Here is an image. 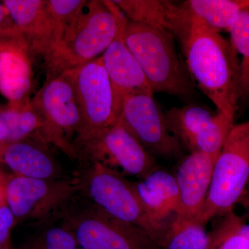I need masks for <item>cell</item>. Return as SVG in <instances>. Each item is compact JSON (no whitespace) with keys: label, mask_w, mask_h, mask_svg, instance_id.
<instances>
[{"label":"cell","mask_w":249,"mask_h":249,"mask_svg":"<svg viewBox=\"0 0 249 249\" xmlns=\"http://www.w3.org/2000/svg\"><path fill=\"white\" fill-rule=\"evenodd\" d=\"M191 23L179 40L188 72L217 111L234 119L239 103L237 52L220 33L199 23Z\"/></svg>","instance_id":"1"},{"label":"cell","mask_w":249,"mask_h":249,"mask_svg":"<svg viewBox=\"0 0 249 249\" xmlns=\"http://www.w3.org/2000/svg\"><path fill=\"white\" fill-rule=\"evenodd\" d=\"M127 22L112 0L88 1L61 45L45 60L47 79L101 57Z\"/></svg>","instance_id":"2"},{"label":"cell","mask_w":249,"mask_h":249,"mask_svg":"<svg viewBox=\"0 0 249 249\" xmlns=\"http://www.w3.org/2000/svg\"><path fill=\"white\" fill-rule=\"evenodd\" d=\"M124 38L142 67L154 93L186 99L193 97L195 83L178 53L175 37L170 32L128 19Z\"/></svg>","instance_id":"3"},{"label":"cell","mask_w":249,"mask_h":249,"mask_svg":"<svg viewBox=\"0 0 249 249\" xmlns=\"http://www.w3.org/2000/svg\"><path fill=\"white\" fill-rule=\"evenodd\" d=\"M83 162L84 167L76 178L79 191L112 217L144 231L160 247L166 223L159 224L152 219L134 183L106 165Z\"/></svg>","instance_id":"4"},{"label":"cell","mask_w":249,"mask_h":249,"mask_svg":"<svg viewBox=\"0 0 249 249\" xmlns=\"http://www.w3.org/2000/svg\"><path fill=\"white\" fill-rule=\"evenodd\" d=\"M55 212L83 249H160L144 231L100 209L79 188Z\"/></svg>","instance_id":"5"},{"label":"cell","mask_w":249,"mask_h":249,"mask_svg":"<svg viewBox=\"0 0 249 249\" xmlns=\"http://www.w3.org/2000/svg\"><path fill=\"white\" fill-rule=\"evenodd\" d=\"M249 182V121L234 124L214 163L206 205L199 221L232 212Z\"/></svg>","instance_id":"6"},{"label":"cell","mask_w":249,"mask_h":249,"mask_svg":"<svg viewBox=\"0 0 249 249\" xmlns=\"http://www.w3.org/2000/svg\"><path fill=\"white\" fill-rule=\"evenodd\" d=\"M31 103L45 123L42 139L76 159L73 143L81 131L83 119L70 71L47 79Z\"/></svg>","instance_id":"7"},{"label":"cell","mask_w":249,"mask_h":249,"mask_svg":"<svg viewBox=\"0 0 249 249\" xmlns=\"http://www.w3.org/2000/svg\"><path fill=\"white\" fill-rule=\"evenodd\" d=\"M76 159L96 162L142 179L159 169L155 157L119 124L74 142ZM118 171V170H117Z\"/></svg>","instance_id":"8"},{"label":"cell","mask_w":249,"mask_h":249,"mask_svg":"<svg viewBox=\"0 0 249 249\" xmlns=\"http://www.w3.org/2000/svg\"><path fill=\"white\" fill-rule=\"evenodd\" d=\"M116 123L155 157L176 158L182 152V145L170 132L165 114L154 98V93L126 96Z\"/></svg>","instance_id":"9"},{"label":"cell","mask_w":249,"mask_h":249,"mask_svg":"<svg viewBox=\"0 0 249 249\" xmlns=\"http://www.w3.org/2000/svg\"><path fill=\"white\" fill-rule=\"evenodd\" d=\"M67 71L71 73L83 119L74 142L115 124L112 87L101 56Z\"/></svg>","instance_id":"10"},{"label":"cell","mask_w":249,"mask_h":249,"mask_svg":"<svg viewBox=\"0 0 249 249\" xmlns=\"http://www.w3.org/2000/svg\"><path fill=\"white\" fill-rule=\"evenodd\" d=\"M78 189L76 178L45 180L14 175L5 179L4 200L16 224L32 223L53 214Z\"/></svg>","instance_id":"11"},{"label":"cell","mask_w":249,"mask_h":249,"mask_svg":"<svg viewBox=\"0 0 249 249\" xmlns=\"http://www.w3.org/2000/svg\"><path fill=\"white\" fill-rule=\"evenodd\" d=\"M124 29L101 55L112 87L116 122L126 96L137 93H154L142 67L124 42Z\"/></svg>","instance_id":"12"},{"label":"cell","mask_w":249,"mask_h":249,"mask_svg":"<svg viewBox=\"0 0 249 249\" xmlns=\"http://www.w3.org/2000/svg\"><path fill=\"white\" fill-rule=\"evenodd\" d=\"M31 57L21 33L0 37V93L8 103L20 105L31 101Z\"/></svg>","instance_id":"13"},{"label":"cell","mask_w":249,"mask_h":249,"mask_svg":"<svg viewBox=\"0 0 249 249\" xmlns=\"http://www.w3.org/2000/svg\"><path fill=\"white\" fill-rule=\"evenodd\" d=\"M216 159L200 152H191L183 158L175 175L178 189L175 214L199 220L209 194Z\"/></svg>","instance_id":"14"},{"label":"cell","mask_w":249,"mask_h":249,"mask_svg":"<svg viewBox=\"0 0 249 249\" xmlns=\"http://www.w3.org/2000/svg\"><path fill=\"white\" fill-rule=\"evenodd\" d=\"M47 142L40 135L0 147V164L15 175L45 180L65 178L60 165L51 154Z\"/></svg>","instance_id":"15"},{"label":"cell","mask_w":249,"mask_h":249,"mask_svg":"<svg viewBox=\"0 0 249 249\" xmlns=\"http://www.w3.org/2000/svg\"><path fill=\"white\" fill-rule=\"evenodd\" d=\"M131 22L168 31L178 41L186 35L191 22L181 3L168 0H112Z\"/></svg>","instance_id":"16"},{"label":"cell","mask_w":249,"mask_h":249,"mask_svg":"<svg viewBox=\"0 0 249 249\" xmlns=\"http://www.w3.org/2000/svg\"><path fill=\"white\" fill-rule=\"evenodd\" d=\"M87 0H45V16L40 32L29 48L31 56L45 60L55 52L78 16L84 11Z\"/></svg>","instance_id":"17"},{"label":"cell","mask_w":249,"mask_h":249,"mask_svg":"<svg viewBox=\"0 0 249 249\" xmlns=\"http://www.w3.org/2000/svg\"><path fill=\"white\" fill-rule=\"evenodd\" d=\"M134 184L147 213L156 222L165 224L176 213L178 189L175 175L159 168Z\"/></svg>","instance_id":"18"},{"label":"cell","mask_w":249,"mask_h":249,"mask_svg":"<svg viewBox=\"0 0 249 249\" xmlns=\"http://www.w3.org/2000/svg\"><path fill=\"white\" fill-rule=\"evenodd\" d=\"M191 22L221 33L229 31L249 0H187L181 3Z\"/></svg>","instance_id":"19"},{"label":"cell","mask_w":249,"mask_h":249,"mask_svg":"<svg viewBox=\"0 0 249 249\" xmlns=\"http://www.w3.org/2000/svg\"><path fill=\"white\" fill-rule=\"evenodd\" d=\"M44 127L43 119L31 101L20 105L0 104V147L41 136Z\"/></svg>","instance_id":"20"},{"label":"cell","mask_w":249,"mask_h":249,"mask_svg":"<svg viewBox=\"0 0 249 249\" xmlns=\"http://www.w3.org/2000/svg\"><path fill=\"white\" fill-rule=\"evenodd\" d=\"M211 236L197 219L175 214L167 221L162 249H209Z\"/></svg>","instance_id":"21"},{"label":"cell","mask_w":249,"mask_h":249,"mask_svg":"<svg viewBox=\"0 0 249 249\" xmlns=\"http://www.w3.org/2000/svg\"><path fill=\"white\" fill-rule=\"evenodd\" d=\"M32 224L35 232L20 249H83L56 212Z\"/></svg>","instance_id":"22"},{"label":"cell","mask_w":249,"mask_h":249,"mask_svg":"<svg viewBox=\"0 0 249 249\" xmlns=\"http://www.w3.org/2000/svg\"><path fill=\"white\" fill-rule=\"evenodd\" d=\"M216 113L201 105L189 104L171 107L165 114L170 132L185 146L210 124Z\"/></svg>","instance_id":"23"},{"label":"cell","mask_w":249,"mask_h":249,"mask_svg":"<svg viewBox=\"0 0 249 249\" xmlns=\"http://www.w3.org/2000/svg\"><path fill=\"white\" fill-rule=\"evenodd\" d=\"M2 2L29 49L40 32L45 0H4Z\"/></svg>","instance_id":"24"},{"label":"cell","mask_w":249,"mask_h":249,"mask_svg":"<svg viewBox=\"0 0 249 249\" xmlns=\"http://www.w3.org/2000/svg\"><path fill=\"white\" fill-rule=\"evenodd\" d=\"M233 122L234 119L217 111L210 124L195 136L185 147L190 152H200L217 158L234 126Z\"/></svg>","instance_id":"25"},{"label":"cell","mask_w":249,"mask_h":249,"mask_svg":"<svg viewBox=\"0 0 249 249\" xmlns=\"http://www.w3.org/2000/svg\"><path fill=\"white\" fill-rule=\"evenodd\" d=\"M229 32L231 42L241 56L238 101L243 102L249 98V7L241 12Z\"/></svg>","instance_id":"26"},{"label":"cell","mask_w":249,"mask_h":249,"mask_svg":"<svg viewBox=\"0 0 249 249\" xmlns=\"http://www.w3.org/2000/svg\"><path fill=\"white\" fill-rule=\"evenodd\" d=\"M221 219L210 233L209 249H249V242L239 232L243 222L233 211L221 216Z\"/></svg>","instance_id":"27"},{"label":"cell","mask_w":249,"mask_h":249,"mask_svg":"<svg viewBox=\"0 0 249 249\" xmlns=\"http://www.w3.org/2000/svg\"><path fill=\"white\" fill-rule=\"evenodd\" d=\"M15 225L16 219L4 200L0 204V246L10 241L11 231Z\"/></svg>","instance_id":"28"},{"label":"cell","mask_w":249,"mask_h":249,"mask_svg":"<svg viewBox=\"0 0 249 249\" xmlns=\"http://www.w3.org/2000/svg\"><path fill=\"white\" fill-rule=\"evenodd\" d=\"M19 32L2 1L0 2V37L14 35Z\"/></svg>","instance_id":"29"},{"label":"cell","mask_w":249,"mask_h":249,"mask_svg":"<svg viewBox=\"0 0 249 249\" xmlns=\"http://www.w3.org/2000/svg\"><path fill=\"white\" fill-rule=\"evenodd\" d=\"M239 232L242 237H245L249 242V224H246L245 221L241 224L239 228Z\"/></svg>","instance_id":"30"},{"label":"cell","mask_w":249,"mask_h":249,"mask_svg":"<svg viewBox=\"0 0 249 249\" xmlns=\"http://www.w3.org/2000/svg\"><path fill=\"white\" fill-rule=\"evenodd\" d=\"M239 203L242 204L245 209L249 204V182L246 188L245 193Z\"/></svg>","instance_id":"31"},{"label":"cell","mask_w":249,"mask_h":249,"mask_svg":"<svg viewBox=\"0 0 249 249\" xmlns=\"http://www.w3.org/2000/svg\"><path fill=\"white\" fill-rule=\"evenodd\" d=\"M2 179L3 178L0 179V204L4 201V186L5 181L4 182V181H1Z\"/></svg>","instance_id":"32"},{"label":"cell","mask_w":249,"mask_h":249,"mask_svg":"<svg viewBox=\"0 0 249 249\" xmlns=\"http://www.w3.org/2000/svg\"><path fill=\"white\" fill-rule=\"evenodd\" d=\"M242 219L243 221H249V204L245 208V212Z\"/></svg>","instance_id":"33"},{"label":"cell","mask_w":249,"mask_h":249,"mask_svg":"<svg viewBox=\"0 0 249 249\" xmlns=\"http://www.w3.org/2000/svg\"><path fill=\"white\" fill-rule=\"evenodd\" d=\"M0 249H14L11 247V242L10 241L4 244V245L0 246Z\"/></svg>","instance_id":"34"},{"label":"cell","mask_w":249,"mask_h":249,"mask_svg":"<svg viewBox=\"0 0 249 249\" xmlns=\"http://www.w3.org/2000/svg\"><path fill=\"white\" fill-rule=\"evenodd\" d=\"M1 178H1V176H0V179H1Z\"/></svg>","instance_id":"35"}]
</instances>
